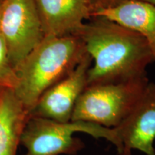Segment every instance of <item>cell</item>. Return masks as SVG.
<instances>
[{
  "instance_id": "cell-4",
  "label": "cell",
  "mask_w": 155,
  "mask_h": 155,
  "mask_svg": "<svg viewBox=\"0 0 155 155\" xmlns=\"http://www.w3.org/2000/svg\"><path fill=\"white\" fill-rule=\"evenodd\" d=\"M148 77L127 82L87 86L78 99L71 121H83L114 129L133 109Z\"/></svg>"
},
{
  "instance_id": "cell-5",
  "label": "cell",
  "mask_w": 155,
  "mask_h": 155,
  "mask_svg": "<svg viewBox=\"0 0 155 155\" xmlns=\"http://www.w3.org/2000/svg\"><path fill=\"white\" fill-rule=\"evenodd\" d=\"M0 34L15 68L45 37L35 0H2Z\"/></svg>"
},
{
  "instance_id": "cell-9",
  "label": "cell",
  "mask_w": 155,
  "mask_h": 155,
  "mask_svg": "<svg viewBox=\"0 0 155 155\" xmlns=\"http://www.w3.org/2000/svg\"><path fill=\"white\" fill-rule=\"evenodd\" d=\"M93 17H102L124 25L141 35L146 40L155 63V5L142 0H125L101 9Z\"/></svg>"
},
{
  "instance_id": "cell-2",
  "label": "cell",
  "mask_w": 155,
  "mask_h": 155,
  "mask_svg": "<svg viewBox=\"0 0 155 155\" xmlns=\"http://www.w3.org/2000/svg\"><path fill=\"white\" fill-rule=\"evenodd\" d=\"M87 54L76 35L44 37L15 68L13 90L29 113L42 94L72 72Z\"/></svg>"
},
{
  "instance_id": "cell-7",
  "label": "cell",
  "mask_w": 155,
  "mask_h": 155,
  "mask_svg": "<svg viewBox=\"0 0 155 155\" xmlns=\"http://www.w3.org/2000/svg\"><path fill=\"white\" fill-rule=\"evenodd\" d=\"M91 65V58L87 54L72 72L42 94L30 116L63 123L71 121L77 101L87 87Z\"/></svg>"
},
{
  "instance_id": "cell-8",
  "label": "cell",
  "mask_w": 155,
  "mask_h": 155,
  "mask_svg": "<svg viewBox=\"0 0 155 155\" xmlns=\"http://www.w3.org/2000/svg\"><path fill=\"white\" fill-rule=\"evenodd\" d=\"M45 36L75 35L92 17L90 0H35Z\"/></svg>"
},
{
  "instance_id": "cell-3",
  "label": "cell",
  "mask_w": 155,
  "mask_h": 155,
  "mask_svg": "<svg viewBox=\"0 0 155 155\" xmlns=\"http://www.w3.org/2000/svg\"><path fill=\"white\" fill-rule=\"evenodd\" d=\"M81 132L95 139H104L116 148L121 145L115 129L83 121L58 122L30 116L21 136L20 144L26 149L24 155H77L85 147L84 142L75 137Z\"/></svg>"
},
{
  "instance_id": "cell-11",
  "label": "cell",
  "mask_w": 155,
  "mask_h": 155,
  "mask_svg": "<svg viewBox=\"0 0 155 155\" xmlns=\"http://www.w3.org/2000/svg\"><path fill=\"white\" fill-rule=\"evenodd\" d=\"M16 82L15 68L9 59L7 46L0 34V88H14Z\"/></svg>"
},
{
  "instance_id": "cell-13",
  "label": "cell",
  "mask_w": 155,
  "mask_h": 155,
  "mask_svg": "<svg viewBox=\"0 0 155 155\" xmlns=\"http://www.w3.org/2000/svg\"><path fill=\"white\" fill-rule=\"evenodd\" d=\"M142 1L147 2H150V3L153 4V5H155V0H142Z\"/></svg>"
},
{
  "instance_id": "cell-12",
  "label": "cell",
  "mask_w": 155,
  "mask_h": 155,
  "mask_svg": "<svg viewBox=\"0 0 155 155\" xmlns=\"http://www.w3.org/2000/svg\"><path fill=\"white\" fill-rule=\"evenodd\" d=\"M123 1H125V0H90L93 14L101 9L114 7Z\"/></svg>"
},
{
  "instance_id": "cell-14",
  "label": "cell",
  "mask_w": 155,
  "mask_h": 155,
  "mask_svg": "<svg viewBox=\"0 0 155 155\" xmlns=\"http://www.w3.org/2000/svg\"><path fill=\"white\" fill-rule=\"evenodd\" d=\"M2 0H0V7H1V5H2Z\"/></svg>"
},
{
  "instance_id": "cell-6",
  "label": "cell",
  "mask_w": 155,
  "mask_h": 155,
  "mask_svg": "<svg viewBox=\"0 0 155 155\" xmlns=\"http://www.w3.org/2000/svg\"><path fill=\"white\" fill-rule=\"evenodd\" d=\"M114 129L121 145L119 155H132L134 150L155 155V81H149L131 111Z\"/></svg>"
},
{
  "instance_id": "cell-1",
  "label": "cell",
  "mask_w": 155,
  "mask_h": 155,
  "mask_svg": "<svg viewBox=\"0 0 155 155\" xmlns=\"http://www.w3.org/2000/svg\"><path fill=\"white\" fill-rule=\"evenodd\" d=\"M75 35L82 40L92 59L87 86L147 77V67L154 63L141 35L105 17H91Z\"/></svg>"
},
{
  "instance_id": "cell-10",
  "label": "cell",
  "mask_w": 155,
  "mask_h": 155,
  "mask_svg": "<svg viewBox=\"0 0 155 155\" xmlns=\"http://www.w3.org/2000/svg\"><path fill=\"white\" fill-rule=\"evenodd\" d=\"M29 117L14 90L0 88V155H16Z\"/></svg>"
}]
</instances>
